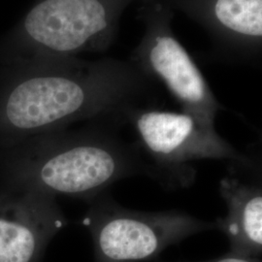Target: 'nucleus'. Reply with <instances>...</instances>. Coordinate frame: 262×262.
Returning <instances> with one entry per match:
<instances>
[{
  "mask_svg": "<svg viewBox=\"0 0 262 262\" xmlns=\"http://www.w3.org/2000/svg\"><path fill=\"white\" fill-rule=\"evenodd\" d=\"M83 225L93 238L94 262H144L156 259L172 245L216 229L186 212H141L120 205L104 192L90 202Z\"/></svg>",
  "mask_w": 262,
  "mask_h": 262,
  "instance_id": "7ed1b4c3",
  "label": "nucleus"
},
{
  "mask_svg": "<svg viewBox=\"0 0 262 262\" xmlns=\"http://www.w3.org/2000/svg\"><path fill=\"white\" fill-rule=\"evenodd\" d=\"M229 164L220 182L227 213L215 219V226L228 239V253L258 258L262 253L261 162L250 154Z\"/></svg>",
  "mask_w": 262,
  "mask_h": 262,
  "instance_id": "1a4fd4ad",
  "label": "nucleus"
},
{
  "mask_svg": "<svg viewBox=\"0 0 262 262\" xmlns=\"http://www.w3.org/2000/svg\"><path fill=\"white\" fill-rule=\"evenodd\" d=\"M204 28L212 55L227 62L260 60L262 0H164Z\"/></svg>",
  "mask_w": 262,
  "mask_h": 262,
  "instance_id": "0eeeda50",
  "label": "nucleus"
},
{
  "mask_svg": "<svg viewBox=\"0 0 262 262\" xmlns=\"http://www.w3.org/2000/svg\"><path fill=\"white\" fill-rule=\"evenodd\" d=\"M156 83L130 60L105 58L68 71L34 76L10 93L0 120V148L75 121L127 124L131 110L154 106Z\"/></svg>",
  "mask_w": 262,
  "mask_h": 262,
  "instance_id": "f03ea898",
  "label": "nucleus"
},
{
  "mask_svg": "<svg viewBox=\"0 0 262 262\" xmlns=\"http://www.w3.org/2000/svg\"><path fill=\"white\" fill-rule=\"evenodd\" d=\"M136 0H44L25 27L37 43L58 54L105 51L115 42L124 10Z\"/></svg>",
  "mask_w": 262,
  "mask_h": 262,
  "instance_id": "423d86ee",
  "label": "nucleus"
},
{
  "mask_svg": "<svg viewBox=\"0 0 262 262\" xmlns=\"http://www.w3.org/2000/svg\"><path fill=\"white\" fill-rule=\"evenodd\" d=\"M127 124L136 131L137 144L151 169V179L164 187H189L196 175L189 165L194 160L230 161L246 156L216 131L202 127L186 113L138 107L128 113Z\"/></svg>",
  "mask_w": 262,
  "mask_h": 262,
  "instance_id": "39448f33",
  "label": "nucleus"
},
{
  "mask_svg": "<svg viewBox=\"0 0 262 262\" xmlns=\"http://www.w3.org/2000/svg\"><path fill=\"white\" fill-rule=\"evenodd\" d=\"M66 225L55 197L0 189V262H38L52 238Z\"/></svg>",
  "mask_w": 262,
  "mask_h": 262,
  "instance_id": "6e6552de",
  "label": "nucleus"
},
{
  "mask_svg": "<svg viewBox=\"0 0 262 262\" xmlns=\"http://www.w3.org/2000/svg\"><path fill=\"white\" fill-rule=\"evenodd\" d=\"M137 18L144 34L131 54V62L156 84H163L182 112L202 127L215 130L216 113L223 109L195 61L172 29L174 11L164 0H141Z\"/></svg>",
  "mask_w": 262,
  "mask_h": 262,
  "instance_id": "20e7f679",
  "label": "nucleus"
},
{
  "mask_svg": "<svg viewBox=\"0 0 262 262\" xmlns=\"http://www.w3.org/2000/svg\"><path fill=\"white\" fill-rule=\"evenodd\" d=\"M121 126L96 121L89 127L50 131L0 148V189L91 202L123 179L151 178L137 142L122 139Z\"/></svg>",
  "mask_w": 262,
  "mask_h": 262,
  "instance_id": "f257e3e1",
  "label": "nucleus"
},
{
  "mask_svg": "<svg viewBox=\"0 0 262 262\" xmlns=\"http://www.w3.org/2000/svg\"><path fill=\"white\" fill-rule=\"evenodd\" d=\"M157 262H167V261H157ZM176 262H260L258 258H247V257H241L236 256L230 253H226L224 256L217 257L215 259L206 260V261H176Z\"/></svg>",
  "mask_w": 262,
  "mask_h": 262,
  "instance_id": "9d476101",
  "label": "nucleus"
}]
</instances>
